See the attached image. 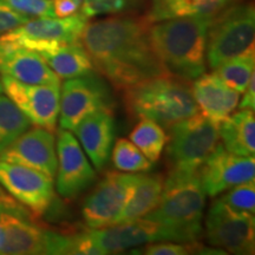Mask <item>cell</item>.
I'll use <instances>...</instances> for the list:
<instances>
[{"label": "cell", "mask_w": 255, "mask_h": 255, "mask_svg": "<svg viewBox=\"0 0 255 255\" xmlns=\"http://www.w3.org/2000/svg\"><path fill=\"white\" fill-rule=\"evenodd\" d=\"M164 177L161 174L135 175L126 206L117 219V223L130 222L144 218L158 205L163 190Z\"/></svg>", "instance_id": "cell-21"}, {"label": "cell", "mask_w": 255, "mask_h": 255, "mask_svg": "<svg viewBox=\"0 0 255 255\" xmlns=\"http://www.w3.org/2000/svg\"><path fill=\"white\" fill-rule=\"evenodd\" d=\"M96 255L115 254L154 241L183 242L174 229L146 219L117 223L109 227L88 232Z\"/></svg>", "instance_id": "cell-10"}, {"label": "cell", "mask_w": 255, "mask_h": 255, "mask_svg": "<svg viewBox=\"0 0 255 255\" xmlns=\"http://www.w3.org/2000/svg\"><path fill=\"white\" fill-rule=\"evenodd\" d=\"M0 161L26 165L53 178L58 167L55 136L45 128L27 129L0 152Z\"/></svg>", "instance_id": "cell-16"}, {"label": "cell", "mask_w": 255, "mask_h": 255, "mask_svg": "<svg viewBox=\"0 0 255 255\" xmlns=\"http://www.w3.org/2000/svg\"><path fill=\"white\" fill-rule=\"evenodd\" d=\"M206 237L209 244L228 253L254 254V214L237 212L220 200L215 201L206 218Z\"/></svg>", "instance_id": "cell-9"}, {"label": "cell", "mask_w": 255, "mask_h": 255, "mask_svg": "<svg viewBox=\"0 0 255 255\" xmlns=\"http://www.w3.org/2000/svg\"><path fill=\"white\" fill-rule=\"evenodd\" d=\"M4 212H9V210L6 208V207L2 205L1 202H0V214H1V213H4ZM9 213H11V212H9Z\"/></svg>", "instance_id": "cell-38"}, {"label": "cell", "mask_w": 255, "mask_h": 255, "mask_svg": "<svg viewBox=\"0 0 255 255\" xmlns=\"http://www.w3.org/2000/svg\"><path fill=\"white\" fill-rule=\"evenodd\" d=\"M57 158L56 186L60 196L75 199L95 182L96 173L78 139L69 130L62 128L57 136Z\"/></svg>", "instance_id": "cell-14"}, {"label": "cell", "mask_w": 255, "mask_h": 255, "mask_svg": "<svg viewBox=\"0 0 255 255\" xmlns=\"http://www.w3.org/2000/svg\"><path fill=\"white\" fill-rule=\"evenodd\" d=\"M206 193L199 170L171 168L164 178L158 205L143 219L174 229L184 244L196 242L202 237V218Z\"/></svg>", "instance_id": "cell-3"}, {"label": "cell", "mask_w": 255, "mask_h": 255, "mask_svg": "<svg viewBox=\"0 0 255 255\" xmlns=\"http://www.w3.org/2000/svg\"><path fill=\"white\" fill-rule=\"evenodd\" d=\"M73 132L95 168L102 170L109 161L115 141L116 127L113 109H101L89 114L76 126Z\"/></svg>", "instance_id": "cell-18"}, {"label": "cell", "mask_w": 255, "mask_h": 255, "mask_svg": "<svg viewBox=\"0 0 255 255\" xmlns=\"http://www.w3.org/2000/svg\"><path fill=\"white\" fill-rule=\"evenodd\" d=\"M150 21L133 17H111L85 25L81 44L94 70L117 90L165 75L149 39Z\"/></svg>", "instance_id": "cell-1"}, {"label": "cell", "mask_w": 255, "mask_h": 255, "mask_svg": "<svg viewBox=\"0 0 255 255\" xmlns=\"http://www.w3.org/2000/svg\"><path fill=\"white\" fill-rule=\"evenodd\" d=\"M4 90H2V85H1V81H0V94H2Z\"/></svg>", "instance_id": "cell-39"}, {"label": "cell", "mask_w": 255, "mask_h": 255, "mask_svg": "<svg viewBox=\"0 0 255 255\" xmlns=\"http://www.w3.org/2000/svg\"><path fill=\"white\" fill-rule=\"evenodd\" d=\"M28 19L30 18L26 15L17 13L6 6L0 5V36L20 26L21 24L26 23Z\"/></svg>", "instance_id": "cell-33"}, {"label": "cell", "mask_w": 255, "mask_h": 255, "mask_svg": "<svg viewBox=\"0 0 255 255\" xmlns=\"http://www.w3.org/2000/svg\"><path fill=\"white\" fill-rule=\"evenodd\" d=\"M213 17L194 15L156 21L149 39L165 72L193 81L206 71V49Z\"/></svg>", "instance_id": "cell-2"}, {"label": "cell", "mask_w": 255, "mask_h": 255, "mask_svg": "<svg viewBox=\"0 0 255 255\" xmlns=\"http://www.w3.org/2000/svg\"><path fill=\"white\" fill-rule=\"evenodd\" d=\"M53 17L66 18L76 14L81 5L76 0H51Z\"/></svg>", "instance_id": "cell-34"}, {"label": "cell", "mask_w": 255, "mask_h": 255, "mask_svg": "<svg viewBox=\"0 0 255 255\" xmlns=\"http://www.w3.org/2000/svg\"><path fill=\"white\" fill-rule=\"evenodd\" d=\"M244 98H242L241 103L238 104L240 110L247 109V110H253L255 109V78L254 76L251 78L250 84L247 85L246 90L244 91Z\"/></svg>", "instance_id": "cell-36"}, {"label": "cell", "mask_w": 255, "mask_h": 255, "mask_svg": "<svg viewBox=\"0 0 255 255\" xmlns=\"http://www.w3.org/2000/svg\"><path fill=\"white\" fill-rule=\"evenodd\" d=\"M31 122L7 96L0 94V152L30 129Z\"/></svg>", "instance_id": "cell-27"}, {"label": "cell", "mask_w": 255, "mask_h": 255, "mask_svg": "<svg viewBox=\"0 0 255 255\" xmlns=\"http://www.w3.org/2000/svg\"><path fill=\"white\" fill-rule=\"evenodd\" d=\"M229 190V189H228ZM221 202L233 210L254 214L255 212V184L254 181L231 188L226 195L220 199Z\"/></svg>", "instance_id": "cell-29"}, {"label": "cell", "mask_w": 255, "mask_h": 255, "mask_svg": "<svg viewBox=\"0 0 255 255\" xmlns=\"http://www.w3.org/2000/svg\"><path fill=\"white\" fill-rule=\"evenodd\" d=\"M126 5L127 0H83L82 14L89 19L101 14L119 13Z\"/></svg>", "instance_id": "cell-32"}, {"label": "cell", "mask_w": 255, "mask_h": 255, "mask_svg": "<svg viewBox=\"0 0 255 255\" xmlns=\"http://www.w3.org/2000/svg\"><path fill=\"white\" fill-rule=\"evenodd\" d=\"M0 73L26 84L60 87V78L43 57L25 47L0 44Z\"/></svg>", "instance_id": "cell-19"}, {"label": "cell", "mask_w": 255, "mask_h": 255, "mask_svg": "<svg viewBox=\"0 0 255 255\" xmlns=\"http://www.w3.org/2000/svg\"><path fill=\"white\" fill-rule=\"evenodd\" d=\"M168 156L171 168L199 170L220 144L219 126L197 113L170 128Z\"/></svg>", "instance_id": "cell-6"}, {"label": "cell", "mask_w": 255, "mask_h": 255, "mask_svg": "<svg viewBox=\"0 0 255 255\" xmlns=\"http://www.w3.org/2000/svg\"><path fill=\"white\" fill-rule=\"evenodd\" d=\"M231 0H154L148 20L150 23L165 19L210 15L214 17Z\"/></svg>", "instance_id": "cell-24"}, {"label": "cell", "mask_w": 255, "mask_h": 255, "mask_svg": "<svg viewBox=\"0 0 255 255\" xmlns=\"http://www.w3.org/2000/svg\"><path fill=\"white\" fill-rule=\"evenodd\" d=\"M50 69L59 78L69 79L92 72L94 65L79 41L39 52Z\"/></svg>", "instance_id": "cell-23"}, {"label": "cell", "mask_w": 255, "mask_h": 255, "mask_svg": "<svg viewBox=\"0 0 255 255\" xmlns=\"http://www.w3.org/2000/svg\"><path fill=\"white\" fill-rule=\"evenodd\" d=\"M2 90L18 109L37 127L53 131L59 116L60 87L34 85L1 75Z\"/></svg>", "instance_id": "cell-13"}, {"label": "cell", "mask_w": 255, "mask_h": 255, "mask_svg": "<svg viewBox=\"0 0 255 255\" xmlns=\"http://www.w3.org/2000/svg\"><path fill=\"white\" fill-rule=\"evenodd\" d=\"M0 5L28 18L53 17L51 0H0Z\"/></svg>", "instance_id": "cell-30"}, {"label": "cell", "mask_w": 255, "mask_h": 255, "mask_svg": "<svg viewBox=\"0 0 255 255\" xmlns=\"http://www.w3.org/2000/svg\"><path fill=\"white\" fill-rule=\"evenodd\" d=\"M205 248L199 246V241L188 242L186 245H178L176 242L165 241L163 244H152L148 246L137 248L131 252L132 254H146V255H186L193 253H200Z\"/></svg>", "instance_id": "cell-31"}, {"label": "cell", "mask_w": 255, "mask_h": 255, "mask_svg": "<svg viewBox=\"0 0 255 255\" xmlns=\"http://www.w3.org/2000/svg\"><path fill=\"white\" fill-rule=\"evenodd\" d=\"M255 52L254 50L226 60L215 69V73L229 88L244 94L251 78L254 76Z\"/></svg>", "instance_id": "cell-26"}, {"label": "cell", "mask_w": 255, "mask_h": 255, "mask_svg": "<svg viewBox=\"0 0 255 255\" xmlns=\"http://www.w3.org/2000/svg\"><path fill=\"white\" fill-rule=\"evenodd\" d=\"M127 110L132 117L149 119L163 128L199 113L188 81L175 76H156L127 89Z\"/></svg>", "instance_id": "cell-4"}, {"label": "cell", "mask_w": 255, "mask_h": 255, "mask_svg": "<svg viewBox=\"0 0 255 255\" xmlns=\"http://www.w3.org/2000/svg\"><path fill=\"white\" fill-rule=\"evenodd\" d=\"M129 138L151 163L158 161L168 142L163 127L149 119L139 120Z\"/></svg>", "instance_id": "cell-25"}, {"label": "cell", "mask_w": 255, "mask_h": 255, "mask_svg": "<svg viewBox=\"0 0 255 255\" xmlns=\"http://www.w3.org/2000/svg\"><path fill=\"white\" fill-rule=\"evenodd\" d=\"M255 11L253 5H238L212 19L207 38V62L215 70L220 64L254 50Z\"/></svg>", "instance_id": "cell-5"}, {"label": "cell", "mask_w": 255, "mask_h": 255, "mask_svg": "<svg viewBox=\"0 0 255 255\" xmlns=\"http://www.w3.org/2000/svg\"><path fill=\"white\" fill-rule=\"evenodd\" d=\"M0 202H1L9 212L13 213V214L25 216V218L30 216V214L27 213L28 210L25 209L23 206L19 205L18 201H15L9 194H6L5 190L2 189L1 187H0Z\"/></svg>", "instance_id": "cell-35"}, {"label": "cell", "mask_w": 255, "mask_h": 255, "mask_svg": "<svg viewBox=\"0 0 255 255\" xmlns=\"http://www.w3.org/2000/svg\"><path fill=\"white\" fill-rule=\"evenodd\" d=\"M135 174L110 171L100 181L84 201L83 219L90 229H101L116 225L126 206Z\"/></svg>", "instance_id": "cell-11"}, {"label": "cell", "mask_w": 255, "mask_h": 255, "mask_svg": "<svg viewBox=\"0 0 255 255\" xmlns=\"http://www.w3.org/2000/svg\"><path fill=\"white\" fill-rule=\"evenodd\" d=\"M87 23L88 18L82 13L66 18L36 17L0 36V44L25 47L39 53L77 43Z\"/></svg>", "instance_id": "cell-7"}, {"label": "cell", "mask_w": 255, "mask_h": 255, "mask_svg": "<svg viewBox=\"0 0 255 255\" xmlns=\"http://www.w3.org/2000/svg\"><path fill=\"white\" fill-rule=\"evenodd\" d=\"M0 184L36 216L45 214L55 197L53 178L26 165L0 161Z\"/></svg>", "instance_id": "cell-12"}, {"label": "cell", "mask_w": 255, "mask_h": 255, "mask_svg": "<svg viewBox=\"0 0 255 255\" xmlns=\"http://www.w3.org/2000/svg\"><path fill=\"white\" fill-rule=\"evenodd\" d=\"M76 1H77V2H78V4H79V5H82V2H83V0H76Z\"/></svg>", "instance_id": "cell-40"}, {"label": "cell", "mask_w": 255, "mask_h": 255, "mask_svg": "<svg viewBox=\"0 0 255 255\" xmlns=\"http://www.w3.org/2000/svg\"><path fill=\"white\" fill-rule=\"evenodd\" d=\"M2 245H4V229H2L1 223H0V251H1Z\"/></svg>", "instance_id": "cell-37"}, {"label": "cell", "mask_w": 255, "mask_h": 255, "mask_svg": "<svg viewBox=\"0 0 255 255\" xmlns=\"http://www.w3.org/2000/svg\"><path fill=\"white\" fill-rule=\"evenodd\" d=\"M101 109H113V100L108 85L96 73L69 78L63 83L59 96L62 129L73 131L85 116Z\"/></svg>", "instance_id": "cell-8"}, {"label": "cell", "mask_w": 255, "mask_h": 255, "mask_svg": "<svg viewBox=\"0 0 255 255\" xmlns=\"http://www.w3.org/2000/svg\"><path fill=\"white\" fill-rule=\"evenodd\" d=\"M111 158L115 168L126 173H145L152 169L151 162L130 139L127 138L117 139Z\"/></svg>", "instance_id": "cell-28"}, {"label": "cell", "mask_w": 255, "mask_h": 255, "mask_svg": "<svg viewBox=\"0 0 255 255\" xmlns=\"http://www.w3.org/2000/svg\"><path fill=\"white\" fill-rule=\"evenodd\" d=\"M191 92L201 114L218 126L231 116L240 100V94L229 88L215 72H203L195 78Z\"/></svg>", "instance_id": "cell-20"}, {"label": "cell", "mask_w": 255, "mask_h": 255, "mask_svg": "<svg viewBox=\"0 0 255 255\" xmlns=\"http://www.w3.org/2000/svg\"><path fill=\"white\" fill-rule=\"evenodd\" d=\"M225 149L239 156H254L255 117L253 110L242 109L219 126Z\"/></svg>", "instance_id": "cell-22"}, {"label": "cell", "mask_w": 255, "mask_h": 255, "mask_svg": "<svg viewBox=\"0 0 255 255\" xmlns=\"http://www.w3.org/2000/svg\"><path fill=\"white\" fill-rule=\"evenodd\" d=\"M0 223L4 229V245L0 254H55L58 233L44 231L26 221L25 216L9 212L0 214Z\"/></svg>", "instance_id": "cell-17"}, {"label": "cell", "mask_w": 255, "mask_h": 255, "mask_svg": "<svg viewBox=\"0 0 255 255\" xmlns=\"http://www.w3.org/2000/svg\"><path fill=\"white\" fill-rule=\"evenodd\" d=\"M199 176L207 195L216 196L231 188L255 178L254 156H239L221 144L199 169Z\"/></svg>", "instance_id": "cell-15"}]
</instances>
